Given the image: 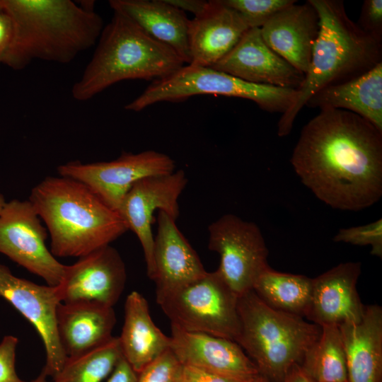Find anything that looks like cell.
<instances>
[{
    "label": "cell",
    "mask_w": 382,
    "mask_h": 382,
    "mask_svg": "<svg viewBox=\"0 0 382 382\" xmlns=\"http://www.w3.org/2000/svg\"><path fill=\"white\" fill-rule=\"evenodd\" d=\"M291 163L333 209L359 211L382 196V132L349 111L320 109L302 129Z\"/></svg>",
    "instance_id": "1"
},
{
    "label": "cell",
    "mask_w": 382,
    "mask_h": 382,
    "mask_svg": "<svg viewBox=\"0 0 382 382\" xmlns=\"http://www.w3.org/2000/svg\"><path fill=\"white\" fill-rule=\"evenodd\" d=\"M13 33L3 64L21 70L35 60L66 64L96 45L103 28L93 3L1 0Z\"/></svg>",
    "instance_id": "2"
},
{
    "label": "cell",
    "mask_w": 382,
    "mask_h": 382,
    "mask_svg": "<svg viewBox=\"0 0 382 382\" xmlns=\"http://www.w3.org/2000/svg\"><path fill=\"white\" fill-rule=\"evenodd\" d=\"M319 17L310 66L292 105L277 123V135L290 134L298 113L320 90L354 79L382 62V42L347 14L343 1L308 0Z\"/></svg>",
    "instance_id": "3"
},
{
    "label": "cell",
    "mask_w": 382,
    "mask_h": 382,
    "mask_svg": "<svg viewBox=\"0 0 382 382\" xmlns=\"http://www.w3.org/2000/svg\"><path fill=\"white\" fill-rule=\"evenodd\" d=\"M28 200L46 226L55 257H80L128 231L117 212L72 178L47 177L32 189Z\"/></svg>",
    "instance_id": "4"
},
{
    "label": "cell",
    "mask_w": 382,
    "mask_h": 382,
    "mask_svg": "<svg viewBox=\"0 0 382 382\" xmlns=\"http://www.w3.org/2000/svg\"><path fill=\"white\" fill-rule=\"evenodd\" d=\"M97 42L91 60L72 86L71 95L77 101L88 100L121 81L164 79L185 64L173 50L118 11H113Z\"/></svg>",
    "instance_id": "5"
},
{
    "label": "cell",
    "mask_w": 382,
    "mask_h": 382,
    "mask_svg": "<svg viewBox=\"0 0 382 382\" xmlns=\"http://www.w3.org/2000/svg\"><path fill=\"white\" fill-rule=\"evenodd\" d=\"M239 333L235 342L270 382H282L301 364L321 328L303 317L276 310L253 291L238 296Z\"/></svg>",
    "instance_id": "6"
},
{
    "label": "cell",
    "mask_w": 382,
    "mask_h": 382,
    "mask_svg": "<svg viewBox=\"0 0 382 382\" xmlns=\"http://www.w3.org/2000/svg\"><path fill=\"white\" fill-rule=\"evenodd\" d=\"M156 302L171 325L235 342L238 296L216 270L185 284L156 288Z\"/></svg>",
    "instance_id": "7"
},
{
    "label": "cell",
    "mask_w": 382,
    "mask_h": 382,
    "mask_svg": "<svg viewBox=\"0 0 382 382\" xmlns=\"http://www.w3.org/2000/svg\"><path fill=\"white\" fill-rule=\"evenodd\" d=\"M204 94L250 100L265 111L283 114L294 103L297 90L253 83L210 67L186 64L153 81L125 108L139 112L156 103L179 102Z\"/></svg>",
    "instance_id": "8"
},
{
    "label": "cell",
    "mask_w": 382,
    "mask_h": 382,
    "mask_svg": "<svg viewBox=\"0 0 382 382\" xmlns=\"http://www.w3.org/2000/svg\"><path fill=\"white\" fill-rule=\"evenodd\" d=\"M208 230V248L220 256L216 270L238 296L251 291L257 277L269 267L268 250L259 227L227 214Z\"/></svg>",
    "instance_id": "9"
},
{
    "label": "cell",
    "mask_w": 382,
    "mask_h": 382,
    "mask_svg": "<svg viewBox=\"0 0 382 382\" xmlns=\"http://www.w3.org/2000/svg\"><path fill=\"white\" fill-rule=\"evenodd\" d=\"M175 168V162L170 156L148 150L137 154L123 152L110 161H70L60 165L57 171L61 176L86 185L108 207L117 212L135 183L146 177L171 173Z\"/></svg>",
    "instance_id": "10"
},
{
    "label": "cell",
    "mask_w": 382,
    "mask_h": 382,
    "mask_svg": "<svg viewBox=\"0 0 382 382\" xmlns=\"http://www.w3.org/2000/svg\"><path fill=\"white\" fill-rule=\"evenodd\" d=\"M47 228L29 200L6 202L0 212V253L50 286L60 282L65 265L45 244Z\"/></svg>",
    "instance_id": "11"
},
{
    "label": "cell",
    "mask_w": 382,
    "mask_h": 382,
    "mask_svg": "<svg viewBox=\"0 0 382 382\" xmlns=\"http://www.w3.org/2000/svg\"><path fill=\"white\" fill-rule=\"evenodd\" d=\"M187 183V178L182 170L144 178L133 185L117 209L128 230L136 234L141 245L151 279L154 272V237L151 229L154 213L161 211L176 220L180 213L178 198Z\"/></svg>",
    "instance_id": "12"
},
{
    "label": "cell",
    "mask_w": 382,
    "mask_h": 382,
    "mask_svg": "<svg viewBox=\"0 0 382 382\" xmlns=\"http://www.w3.org/2000/svg\"><path fill=\"white\" fill-rule=\"evenodd\" d=\"M0 297L11 303L40 335L46 354L42 371L52 379L67 359L57 335V311L61 302L55 286L40 285L18 277L0 264Z\"/></svg>",
    "instance_id": "13"
},
{
    "label": "cell",
    "mask_w": 382,
    "mask_h": 382,
    "mask_svg": "<svg viewBox=\"0 0 382 382\" xmlns=\"http://www.w3.org/2000/svg\"><path fill=\"white\" fill-rule=\"evenodd\" d=\"M126 279L122 257L108 245L66 265L55 287L61 303L96 301L113 307L124 291Z\"/></svg>",
    "instance_id": "14"
},
{
    "label": "cell",
    "mask_w": 382,
    "mask_h": 382,
    "mask_svg": "<svg viewBox=\"0 0 382 382\" xmlns=\"http://www.w3.org/2000/svg\"><path fill=\"white\" fill-rule=\"evenodd\" d=\"M210 68L250 83L296 90L305 78L265 44L258 28L248 29L234 47Z\"/></svg>",
    "instance_id": "15"
},
{
    "label": "cell",
    "mask_w": 382,
    "mask_h": 382,
    "mask_svg": "<svg viewBox=\"0 0 382 382\" xmlns=\"http://www.w3.org/2000/svg\"><path fill=\"white\" fill-rule=\"evenodd\" d=\"M170 349L182 364L248 381L259 374L253 361L234 341L189 332L171 325Z\"/></svg>",
    "instance_id": "16"
},
{
    "label": "cell",
    "mask_w": 382,
    "mask_h": 382,
    "mask_svg": "<svg viewBox=\"0 0 382 382\" xmlns=\"http://www.w3.org/2000/svg\"><path fill=\"white\" fill-rule=\"evenodd\" d=\"M360 274L361 264L349 262L312 279L311 298L306 318L320 327H339L359 321L365 307L357 289Z\"/></svg>",
    "instance_id": "17"
},
{
    "label": "cell",
    "mask_w": 382,
    "mask_h": 382,
    "mask_svg": "<svg viewBox=\"0 0 382 382\" xmlns=\"http://www.w3.org/2000/svg\"><path fill=\"white\" fill-rule=\"evenodd\" d=\"M296 2L274 14L260 30L265 44L305 75L319 32V17L308 1Z\"/></svg>",
    "instance_id": "18"
},
{
    "label": "cell",
    "mask_w": 382,
    "mask_h": 382,
    "mask_svg": "<svg viewBox=\"0 0 382 382\" xmlns=\"http://www.w3.org/2000/svg\"><path fill=\"white\" fill-rule=\"evenodd\" d=\"M250 29L242 17L222 0H211L190 21L189 64L212 67L226 56Z\"/></svg>",
    "instance_id": "19"
},
{
    "label": "cell",
    "mask_w": 382,
    "mask_h": 382,
    "mask_svg": "<svg viewBox=\"0 0 382 382\" xmlns=\"http://www.w3.org/2000/svg\"><path fill=\"white\" fill-rule=\"evenodd\" d=\"M115 323L113 307L99 302L60 303L57 311L58 338L67 358L108 342Z\"/></svg>",
    "instance_id": "20"
},
{
    "label": "cell",
    "mask_w": 382,
    "mask_h": 382,
    "mask_svg": "<svg viewBox=\"0 0 382 382\" xmlns=\"http://www.w3.org/2000/svg\"><path fill=\"white\" fill-rule=\"evenodd\" d=\"M154 238L152 280L156 288L170 287L197 279L206 274L199 257L175 224L159 211Z\"/></svg>",
    "instance_id": "21"
},
{
    "label": "cell",
    "mask_w": 382,
    "mask_h": 382,
    "mask_svg": "<svg viewBox=\"0 0 382 382\" xmlns=\"http://www.w3.org/2000/svg\"><path fill=\"white\" fill-rule=\"evenodd\" d=\"M349 382H382V308L365 306L358 322L339 326Z\"/></svg>",
    "instance_id": "22"
},
{
    "label": "cell",
    "mask_w": 382,
    "mask_h": 382,
    "mask_svg": "<svg viewBox=\"0 0 382 382\" xmlns=\"http://www.w3.org/2000/svg\"><path fill=\"white\" fill-rule=\"evenodd\" d=\"M109 4L113 11L127 15L152 38L170 47L185 64H190V20L184 11L166 0H111Z\"/></svg>",
    "instance_id": "23"
},
{
    "label": "cell",
    "mask_w": 382,
    "mask_h": 382,
    "mask_svg": "<svg viewBox=\"0 0 382 382\" xmlns=\"http://www.w3.org/2000/svg\"><path fill=\"white\" fill-rule=\"evenodd\" d=\"M118 338L123 357L137 374L170 349V337L154 324L147 301L136 291L126 299L124 324Z\"/></svg>",
    "instance_id": "24"
},
{
    "label": "cell",
    "mask_w": 382,
    "mask_h": 382,
    "mask_svg": "<svg viewBox=\"0 0 382 382\" xmlns=\"http://www.w3.org/2000/svg\"><path fill=\"white\" fill-rule=\"evenodd\" d=\"M306 106L349 111L382 132V62L354 79L320 90Z\"/></svg>",
    "instance_id": "25"
},
{
    "label": "cell",
    "mask_w": 382,
    "mask_h": 382,
    "mask_svg": "<svg viewBox=\"0 0 382 382\" xmlns=\"http://www.w3.org/2000/svg\"><path fill=\"white\" fill-rule=\"evenodd\" d=\"M252 290L272 308L303 318L311 301L312 279L269 266L257 277Z\"/></svg>",
    "instance_id": "26"
},
{
    "label": "cell",
    "mask_w": 382,
    "mask_h": 382,
    "mask_svg": "<svg viewBox=\"0 0 382 382\" xmlns=\"http://www.w3.org/2000/svg\"><path fill=\"white\" fill-rule=\"evenodd\" d=\"M320 328L319 337L306 351L300 366L314 382H349L339 327Z\"/></svg>",
    "instance_id": "27"
},
{
    "label": "cell",
    "mask_w": 382,
    "mask_h": 382,
    "mask_svg": "<svg viewBox=\"0 0 382 382\" xmlns=\"http://www.w3.org/2000/svg\"><path fill=\"white\" fill-rule=\"evenodd\" d=\"M118 337L83 354L67 358L51 382H103L122 357Z\"/></svg>",
    "instance_id": "28"
},
{
    "label": "cell",
    "mask_w": 382,
    "mask_h": 382,
    "mask_svg": "<svg viewBox=\"0 0 382 382\" xmlns=\"http://www.w3.org/2000/svg\"><path fill=\"white\" fill-rule=\"evenodd\" d=\"M236 11L249 28H260L274 14L296 2L295 0H222Z\"/></svg>",
    "instance_id": "29"
},
{
    "label": "cell",
    "mask_w": 382,
    "mask_h": 382,
    "mask_svg": "<svg viewBox=\"0 0 382 382\" xmlns=\"http://www.w3.org/2000/svg\"><path fill=\"white\" fill-rule=\"evenodd\" d=\"M333 241L360 246L370 245L371 254L381 257L382 219L363 226L341 228Z\"/></svg>",
    "instance_id": "30"
},
{
    "label": "cell",
    "mask_w": 382,
    "mask_h": 382,
    "mask_svg": "<svg viewBox=\"0 0 382 382\" xmlns=\"http://www.w3.org/2000/svg\"><path fill=\"white\" fill-rule=\"evenodd\" d=\"M181 363L170 349L146 366L137 382H176Z\"/></svg>",
    "instance_id": "31"
},
{
    "label": "cell",
    "mask_w": 382,
    "mask_h": 382,
    "mask_svg": "<svg viewBox=\"0 0 382 382\" xmlns=\"http://www.w3.org/2000/svg\"><path fill=\"white\" fill-rule=\"evenodd\" d=\"M18 339L6 335L0 342V382H26L17 374L16 349Z\"/></svg>",
    "instance_id": "32"
},
{
    "label": "cell",
    "mask_w": 382,
    "mask_h": 382,
    "mask_svg": "<svg viewBox=\"0 0 382 382\" xmlns=\"http://www.w3.org/2000/svg\"><path fill=\"white\" fill-rule=\"evenodd\" d=\"M357 23L364 32L382 42V1H364Z\"/></svg>",
    "instance_id": "33"
},
{
    "label": "cell",
    "mask_w": 382,
    "mask_h": 382,
    "mask_svg": "<svg viewBox=\"0 0 382 382\" xmlns=\"http://www.w3.org/2000/svg\"><path fill=\"white\" fill-rule=\"evenodd\" d=\"M248 381L236 379L181 364L176 382H248Z\"/></svg>",
    "instance_id": "34"
},
{
    "label": "cell",
    "mask_w": 382,
    "mask_h": 382,
    "mask_svg": "<svg viewBox=\"0 0 382 382\" xmlns=\"http://www.w3.org/2000/svg\"><path fill=\"white\" fill-rule=\"evenodd\" d=\"M12 22L10 16L3 10L0 11V64H3L5 55L12 40Z\"/></svg>",
    "instance_id": "35"
},
{
    "label": "cell",
    "mask_w": 382,
    "mask_h": 382,
    "mask_svg": "<svg viewBox=\"0 0 382 382\" xmlns=\"http://www.w3.org/2000/svg\"><path fill=\"white\" fill-rule=\"evenodd\" d=\"M138 374L122 357L106 382H137Z\"/></svg>",
    "instance_id": "36"
},
{
    "label": "cell",
    "mask_w": 382,
    "mask_h": 382,
    "mask_svg": "<svg viewBox=\"0 0 382 382\" xmlns=\"http://www.w3.org/2000/svg\"><path fill=\"white\" fill-rule=\"evenodd\" d=\"M168 4L181 11L192 12L195 16L199 14L205 8L208 1L202 0H166Z\"/></svg>",
    "instance_id": "37"
},
{
    "label": "cell",
    "mask_w": 382,
    "mask_h": 382,
    "mask_svg": "<svg viewBox=\"0 0 382 382\" xmlns=\"http://www.w3.org/2000/svg\"><path fill=\"white\" fill-rule=\"evenodd\" d=\"M282 382H314L303 370L299 364H296L288 372Z\"/></svg>",
    "instance_id": "38"
},
{
    "label": "cell",
    "mask_w": 382,
    "mask_h": 382,
    "mask_svg": "<svg viewBox=\"0 0 382 382\" xmlns=\"http://www.w3.org/2000/svg\"><path fill=\"white\" fill-rule=\"evenodd\" d=\"M30 382H51V381L48 380V377L41 371V373Z\"/></svg>",
    "instance_id": "39"
},
{
    "label": "cell",
    "mask_w": 382,
    "mask_h": 382,
    "mask_svg": "<svg viewBox=\"0 0 382 382\" xmlns=\"http://www.w3.org/2000/svg\"><path fill=\"white\" fill-rule=\"evenodd\" d=\"M248 382H270L265 377L258 374L257 376L249 380Z\"/></svg>",
    "instance_id": "40"
},
{
    "label": "cell",
    "mask_w": 382,
    "mask_h": 382,
    "mask_svg": "<svg viewBox=\"0 0 382 382\" xmlns=\"http://www.w3.org/2000/svg\"><path fill=\"white\" fill-rule=\"evenodd\" d=\"M6 202L4 195L1 193H0V212L2 210L3 207H4Z\"/></svg>",
    "instance_id": "41"
},
{
    "label": "cell",
    "mask_w": 382,
    "mask_h": 382,
    "mask_svg": "<svg viewBox=\"0 0 382 382\" xmlns=\"http://www.w3.org/2000/svg\"><path fill=\"white\" fill-rule=\"evenodd\" d=\"M2 10V6H1V0H0V11Z\"/></svg>",
    "instance_id": "42"
}]
</instances>
